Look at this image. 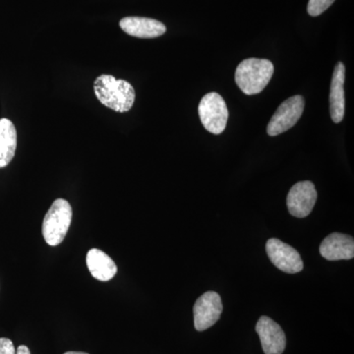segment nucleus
<instances>
[{"label":"nucleus","mask_w":354,"mask_h":354,"mask_svg":"<svg viewBox=\"0 0 354 354\" xmlns=\"http://www.w3.org/2000/svg\"><path fill=\"white\" fill-rule=\"evenodd\" d=\"M0 354H16L13 342L6 337L0 339Z\"/></svg>","instance_id":"nucleus-16"},{"label":"nucleus","mask_w":354,"mask_h":354,"mask_svg":"<svg viewBox=\"0 0 354 354\" xmlns=\"http://www.w3.org/2000/svg\"><path fill=\"white\" fill-rule=\"evenodd\" d=\"M317 201V191L311 181H300L291 187L286 197L290 215L298 218L310 215Z\"/></svg>","instance_id":"nucleus-8"},{"label":"nucleus","mask_w":354,"mask_h":354,"mask_svg":"<svg viewBox=\"0 0 354 354\" xmlns=\"http://www.w3.org/2000/svg\"><path fill=\"white\" fill-rule=\"evenodd\" d=\"M64 354H88L87 353H83V351H67Z\"/></svg>","instance_id":"nucleus-18"},{"label":"nucleus","mask_w":354,"mask_h":354,"mask_svg":"<svg viewBox=\"0 0 354 354\" xmlns=\"http://www.w3.org/2000/svg\"><path fill=\"white\" fill-rule=\"evenodd\" d=\"M255 329L265 354H283L286 349V337L278 323L269 317L262 316L256 324Z\"/></svg>","instance_id":"nucleus-9"},{"label":"nucleus","mask_w":354,"mask_h":354,"mask_svg":"<svg viewBox=\"0 0 354 354\" xmlns=\"http://www.w3.org/2000/svg\"><path fill=\"white\" fill-rule=\"evenodd\" d=\"M127 34L140 39H153L162 36L167 28L160 21L145 17H125L120 22Z\"/></svg>","instance_id":"nucleus-11"},{"label":"nucleus","mask_w":354,"mask_h":354,"mask_svg":"<svg viewBox=\"0 0 354 354\" xmlns=\"http://www.w3.org/2000/svg\"><path fill=\"white\" fill-rule=\"evenodd\" d=\"M95 94L106 108L116 113H127L135 102V90L131 84L111 75H101L94 83Z\"/></svg>","instance_id":"nucleus-1"},{"label":"nucleus","mask_w":354,"mask_h":354,"mask_svg":"<svg viewBox=\"0 0 354 354\" xmlns=\"http://www.w3.org/2000/svg\"><path fill=\"white\" fill-rule=\"evenodd\" d=\"M86 262L91 274L97 281H111L118 272V267L113 260L100 249L88 250Z\"/></svg>","instance_id":"nucleus-13"},{"label":"nucleus","mask_w":354,"mask_h":354,"mask_svg":"<svg viewBox=\"0 0 354 354\" xmlns=\"http://www.w3.org/2000/svg\"><path fill=\"white\" fill-rule=\"evenodd\" d=\"M268 257L272 264L286 274H297L304 270V261L300 254L278 239H270L266 244Z\"/></svg>","instance_id":"nucleus-6"},{"label":"nucleus","mask_w":354,"mask_h":354,"mask_svg":"<svg viewBox=\"0 0 354 354\" xmlns=\"http://www.w3.org/2000/svg\"><path fill=\"white\" fill-rule=\"evenodd\" d=\"M321 255L328 261L351 260L354 257V239L348 234L334 232L320 245Z\"/></svg>","instance_id":"nucleus-10"},{"label":"nucleus","mask_w":354,"mask_h":354,"mask_svg":"<svg viewBox=\"0 0 354 354\" xmlns=\"http://www.w3.org/2000/svg\"><path fill=\"white\" fill-rule=\"evenodd\" d=\"M17 148V132L12 121L0 120V169L10 164Z\"/></svg>","instance_id":"nucleus-14"},{"label":"nucleus","mask_w":354,"mask_h":354,"mask_svg":"<svg viewBox=\"0 0 354 354\" xmlns=\"http://www.w3.org/2000/svg\"><path fill=\"white\" fill-rule=\"evenodd\" d=\"M16 354H31V351H30V349L28 348L27 346H20L17 351H16Z\"/></svg>","instance_id":"nucleus-17"},{"label":"nucleus","mask_w":354,"mask_h":354,"mask_svg":"<svg viewBox=\"0 0 354 354\" xmlns=\"http://www.w3.org/2000/svg\"><path fill=\"white\" fill-rule=\"evenodd\" d=\"M223 313V302L218 293L207 291L198 298L193 307L194 326L198 332H203L215 325Z\"/></svg>","instance_id":"nucleus-7"},{"label":"nucleus","mask_w":354,"mask_h":354,"mask_svg":"<svg viewBox=\"0 0 354 354\" xmlns=\"http://www.w3.org/2000/svg\"><path fill=\"white\" fill-rule=\"evenodd\" d=\"M344 79H346V67L342 62L335 65L333 73L330 91V118L335 123H339L344 120L346 101H344Z\"/></svg>","instance_id":"nucleus-12"},{"label":"nucleus","mask_w":354,"mask_h":354,"mask_svg":"<svg viewBox=\"0 0 354 354\" xmlns=\"http://www.w3.org/2000/svg\"><path fill=\"white\" fill-rule=\"evenodd\" d=\"M335 1V0H309L307 11L309 15L316 17L325 12Z\"/></svg>","instance_id":"nucleus-15"},{"label":"nucleus","mask_w":354,"mask_h":354,"mask_svg":"<svg viewBox=\"0 0 354 354\" xmlns=\"http://www.w3.org/2000/svg\"><path fill=\"white\" fill-rule=\"evenodd\" d=\"M72 221L71 205L65 199H57L51 205L43 223L44 241L50 246L64 241Z\"/></svg>","instance_id":"nucleus-3"},{"label":"nucleus","mask_w":354,"mask_h":354,"mask_svg":"<svg viewBox=\"0 0 354 354\" xmlns=\"http://www.w3.org/2000/svg\"><path fill=\"white\" fill-rule=\"evenodd\" d=\"M198 113L207 131L216 135L225 131L228 120V109L220 94L209 93L205 95L200 102Z\"/></svg>","instance_id":"nucleus-4"},{"label":"nucleus","mask_w":354,"mask_h":354,"mask_svg":"<svg viewBox=\"0 0 354 354\" xmlns=\"http://www.w3.org/2000/svg\"><path fill=\"white\" fill-rule=\"evenodd\" d=\"M304 99L301 95H295L283 102L268 124V134L270 136H278L295 127L304 113Z\"/></svg>","instance_id":"nucleus-5"},{"label":"nucleus","mask_w":354,"mask_h":354,"mask_svg":"<svg viewBox=\"0 0 354 354\" xmlns=\"http://www.w3.org/2000/svg\"><path fill=\"white\" fill-rule=\"evenodd\" d=\"M272 74L274 65L270 60L248 58L237 66L235 82L245 95L259 94L271 81Z\"/></svg>","instance_id":"nucleus-2"}]
</instances>
